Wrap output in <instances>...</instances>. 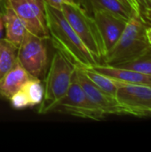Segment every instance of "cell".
Wrapping results in <instances>:
<instances>
[{"label":"cell","instance_id":"6da1fadb","mask_svg":"<svg viewBox=\"0 0 151 152\" xmlns=\"http://www.w3.org/2000/svg\"><path fill=\"white\" fill-rule=\"evenodd\" d=\"M45 20L50 39L54 48L64 54L77 68L85 69L97 65L93 55L87 49L61 10L50 6L44 2Z\"/></svg>","mask_w":151,"mask_h":152},{"label":"cell","instance_id":"7a4b0ae2","mask_svg":"<svg viewBox=\"0 0 151 152\" xmlns=\"http://www.w3.org/2000/svg\"><path fill=\"white\" fill-rule=\"evenodd\" d=\"M77 66L64 54L56 51L44 77V99L39 105V114L51 113L58 102L66 95L73 80Z\"/></svg>","mask_w":151,"mask_h":152},{"label":"cell","instance_id":"3957f363","mask_svg":"<svg viewBox=\"0 0 151 152\" xmlns=\"http://www.w3.org/2000/svg\"><path fill=\"white\" fill-rule=\"evenodd\" d=\"M148 27L140 18H131L118 40L106 53L102 64L113 66L142 54L151 45L147 37Z\"/></svg>","mask_w":151,"mask_h":152},{"label":"cell","instance_id":"277c9868","mask_svg":"<svg viewBox=\"0 0 151 152\" xmlns=\"http://www.w3.org/2000/svg\"><path fill=\"white\" fill-rule=\"evenodd\" d=\"M61 12L98 64H102L106 50L93 17L74 2L63 4Z\"/></svg>","mask_w":151,"mask_h":152},{"label":"cell","instance_id":"5b68a950","mask_svg":"<svg viewBox=\"0 0 151 152\" xmlns=\"http://www.w3.org/2000/svg\"><path fill=\"white\" fill-rule=\"evenodd\" d=\"M46 40L28 31L17 50V61L30 76L41 80L50 64Z\"/></svg>","mask_w":151,"mask_h":152},{"label":"cell","instance_id":"8992f818","mask_svg":"<svg viewBox=\"0 0 151 152\" xmlns=\"http://www.w3.org/2000/svg\"><path fill=\"white\" fill-rule=\"evenodd\" d=\"M52 112H59L93 120H101L106 117V115L93 104L81 86L74 79L66 95L58 102Z\"/></svg>","mask_w":151,"mask_h":152},{"label":"cell","instance_id":"52a82bcc","mask_svg":"<svg viewBox=\"0 0 151 152\" xmlns=\"http://www.w3.org/2000/svg\"><path fill=\"white\" fill-rule=\"evenodd\" d=\"M116 82L117 89L115 97L129 115L151 117V86Z\"/></svg>","mask_w":151,"mask_h":152},{"label":"cell","instance_id":"ba28073f","mask_svg":"<svg viewBox=\"0 0 151 152\" xmlns=\"http://www.w3.org/2000/svg\"><path fill=\"white\" fill-rule=\"evenodd\" d=\"M4 2L24 21L28 31L50 39L43 0H4Z\"/></svg>","mask_w":151,"mask_h":152},{"label":"cell","instance_id":"9c48e42d","mask_svg":"<svg viewBox=\"0 0 151 152\" xmlns=\"http://www.w3.org/2000/svg\"><path fill=\"white\" fill-rule=\"evenodd\" d=\"M73 79L76 80L83 88L93 104L107 115H129L127 110L117 101L116 97L108 94L98 88L82 71L77 67Z\"/></svg>","mask_w":151,"mask_h":152},{"label":"cell","instance_id":"30bf717a","mask_svg":"<svg viewBox=\"0 0 151 152\" xmlns=\"http://www.w3.org/2000/svg\"><path fill=\"white\" fill-rule=\"evenodd\" d=\"M92 16L97 24L107 53L120 37L129 19L109 11H96Z\"/></svg>","mask_w":151,"mask_h":152},{"label":"cell","instance_id":"8fae6325","mask_svg":"<svg viewBox=\"0 0 151 152\" xmlns=\"http://www.w3.org/2000/svg\"><path fill=\"white\" fill-rule=\"evenodd\" d=\"M91 68L95 71L103 74L117 82L151 86V76L150 75L140 73L128 69H124V68H119V67H115L106 64H97Z\"/></svg>","mask_w":151,"mask_h":152},{"label":"cell","instance_id":"7c38bea8","mask_svg":"<svg viewBox=\"0 0 151 152\" xmlns=\"http://www.w3.org/2000/svg\"><path fill=\"white\" fill-rule=\"evenodd\" d=\"M31 77H33L27 72L18 61H16L11 69L0 79V97L9 100L10 97L19 91Z\"/></svg>","mask_w":151,"mask_h":152},{"label":"cell","instance_id":"4fadbf2b","mask_svg":"<svg viewBox=\"0 0 151 152\" xmlns=\"http://www.w3.org/2000/svg\"><path fill=\"white\" fill-rule=\"evenodd\" d=\"M2 15L5 31L4 38L18 47L28 32V28L24 21L5 2Z\"/></svg>","mask_w":151,"mask_h":152},{"label":"cell","instance_id":"5bb4252c","mask_svg":"<svg viewBox=\"0 0 151 152\" xmlns=\"http://www.w3.org/2000/svg\"><path fill=\"white\" fill-rule=\"evenodd\" d=\"M81 6L91 15L96 11H109L129 20L133 18L131 12L118 0H82Z\"/></svg>","mask_w":151,"mask_h":152},{"label":"cell","instance_id":"9a60e30c","mask_svg":"<svg viewBox=\"0 0 151 152\" xmlns=\"http://www.w3.org/2000/svg\"><path fill=\"white\" fill-rule=\"evenodd\" d=\"M17 50L18 47L5 38L0 39V79L16 62Z\"/></svg>","mask_w":151,"mask_h":152},{"label":"cell","instance_id":"2e32d148","mask_svg":"<svg viewBox=\"0 0 151 152\" xmlns=\"http://www.w3.org/2000/svg\"><path fill=\"white\" fill-rule=\"evenodd\" d=\"M81 69V68H80ZM83 73L101 90L103 92L107 93L109 95H112L115 97L117 89V82L109 77L101 74L92 68H85V69H81Z\"/></svg>","mask_w":151,"mask_h":152},{"label":"cell","instance_id":"e0dca14e","mask_svg":"<svg viewBox=\"0 0 151 152\" xmlns=\"http://www.w3.org/2000/svg\"><path fill=\"white\" fill-rule=\"evenodd\" d=\"M113 66L128 69L131 70H134L140 73L151 76V45L136 58Z\"/></svg>","mask_w":151,"mask_h":152},{"label":"cell","instance_id":"ac0fdd59","mask_svg":"<svg viewBox=\"0 0 151 152\" xmlns=\"http://www.w3.org/2000/svg\"><path fill=\"white\" fill-rule=\"evenodd\" d=\"M21 89L26 94L28 102H29V107H35L39 106L44 99V85L42 83L41 79L31 77L29 80H28Z\"/></svg>","mask_w":151,"mask_h":152},{"label":"cell","instance_id":"d6986e66","mask_svg":"<svg viewBox=\"0 0 151 152\" xmlns=\"http://www.w3.org/2000/svg\"><path fill=\"white\" fill-rule=\"evenodd\" d=\"M10 103L11 106L17 110H24L26 108L29 107V102L28 99L26 95V94L24 93V91L20 88L19 91H17L15 94H13L10 99Z\"/></svg>","mask_w":151,"mask_h":152},{"label":"cell","instance_id":"ffe728a7","mask_svg":"<svg viewBox=\"0 0 151 152\" xmlns=\"http://www.w3.org/2000/svg\"><path fill=\"white\" fill-rule=\"evenodd\" d=\"M140 6L141 19L148 26H151V0H137Z\"/></svg>","mask_w":151,"mask_h":152},{"label":"cell","instance_id":"44dd1931","mask_svg":"<svg viewBox=\"0 0 151 152\" xmlns=\"http://www.w3.org/2000/svg\"><path fill=\"white\" fill-rule=\"evenodd\" d=\"M123 5H125L132 13L133 17L140 18L141 19V12L140 6L138 4L137 0H118ZM142 20V19H141Z\"/></svg>","mask_w":151,"mask_h":152},{"label":"cell","instance_id":"7402d4cb","mask_svg":"<svg viewBox=\"0 0 151 152\" xmlns=\"http://www.w3.org/2000/svg\"><path fill=\"white\" fill-rule=\"evenodd\" d=\"M45 4H49L52 7H54L56 9L61 10V6L65 3L73 2V0H43Z\"/></svg>","mask_w":151,"mask_h":152},{"label":"cell","instance_id":"603a6c76","mask_svg":"<svg viewBox=\"0 0 151 152\" xmlns=\"http://www.w3.org/2000/svg\"><path fill=\"white\" fill-rule=\"evenodd\" d=\"M0 33H4V20L2 12H0Z\"/></svg>","mask_w":151,"mask_h":152},{"label":"cell","instance_id":"cb8c5ba5","mask_svg":"<svg viewBox=\"0 0 151 152\" xmlns=\"http://www.w3.org/2000/svg\"><path fill=\"white\" fill-rule=\"evenodd\" d=\"M147 37L149 39V42L151 45V26H149L147 28Z\"/></svg>","mask_w":151,"mask_h":152},{"label":"cell","instance_id":"d4e9b609","mask_svg":"<svg viewBox=\"0 0 151 152\" xmlns=\"http://www.w3.org/2000/svg\"><path fill=\"white\" fill-rule=\"evenodd\" d=\"M4 7V0H0V12H3Z\"/></svg>","mask_w":151,"mask_h":152},{"label":"cell","instance_id":"484cf974","mask_svg":"<svg viewBox=\"0 0 151 152\" xmlns=\"http://www.w3.org/2000/svg\"><path fill=\"white\" fill-rule=\"evenodd\" d=\"M73 2L79 4V5H81V4H82V0H73Z\"/></svg>","mask_w":151,"mask_h":152}]
</instances>
